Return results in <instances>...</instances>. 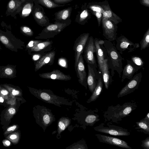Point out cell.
<instances>
[{
  "instance_id": "cell-16",
  "label": "cell",
  "mask_w": 149,
  "mask_h": 149,
  "mask_svg": "<svg viewBox=\"0 0 149 149\" xmlns=\"http://www.w3.org/2000/svg\"><path fill=\"white\" fill-rule=\"evenodd\" d=\"M55 55V52L53 51L47 53L43 56L38 61L36 62L35 64V71H37L45 65H52L54 62Z\"/></svg>"
},
{
  "instance_id": "cell-41",
  "label": "cell",
  "mask_w": 149,
  "mask_h": 149,
  "mask_svg": "<svg viewBox=\"0 0 149 149\" xmlns=\"http://www.w3.org/2000/svg\"><path fill=\"white\" fill-rule=\"evenodd\" d=\"M17 125H15L10 126L8 128L4 133V135H7L13 133L18 128Z\"/></svg>"
},
{
  "instance_id": "cell-19",
  "label": "cell",
  "mask_w": 149,
  "mask_h": 149,
  "mask_svg": "<svg viewBox=\"0 0 149 149\" xmlns=\"http://www.w3.org/2000/svg\"><path fill=\"white\" fill-rule=\"evenodd\" d=\"M53 43L52 40H49L42 41L38 43L33 47L27 52L29 55H31L33 53L46 52L52 49Z\"/></svg>"
},
{
  "instance_id": "cell-8",
  "label": "cell",
  "mask_w": 149,
  "mask_h": 149,
  "mask_svg": "<svg viewBox=\"0 0 149 149\" xmlns=\"http://www.w3.org/2000/svg\"><path fill=\"white\" fill-rule=\"evenodd\" d=\"M142 75L141 72L136 74L121 89L118 95L120 97L131 93L137 89L141 82Z\"/></svg>"
},
{
  "instance_id": "cell-55",
  "label": "cell",
  "mask_w": 149,
  "mask_h": 149,
  "mask_svg": "<svg viewBox=\"0 0 149 149\" xmlns=\"http://www.w3.org/2000/svg\"><path fill=\"white\" fill-rule=\"evenodd\" d=\"M2 49V48L1 47L0 45V51Z\"/></svg>"
},
{
  "instance_id": "cell-47",
  "label": "cell",
  "mask_w": 149,
  "mask_h": 149,
  "mask_svg": "<svg viewBox=\"0 0 149 149\" xmlns=\"http://www.w3.org/2000/svg\"><path fill=\"white\" fill-rule=\"evenodd\" d=\"M91 9L94 11L98 12H102V10L101 8L98 7L96 6H91Z\"/></svg>"
},
{
  "instance_id": "cell-14",
  "label": "cell",
  "mask_w": 149,
  "mask_h": 149,
  "mask_svg": "<svg viewBox=\"0 0 149 149\" xmlns=\"http://www.w3.org/2000/svg\"><path fill=\"white\" fill-rule=\"evenodd\" d=\"M76 72L79 82L86 88L87 87V77L82 54L79 58Z\"/></svg>"
},
{
  "instance_id": "cell-11",
  "label": "cell",
  "mask_w": 149,
  "mask_h": 149,
  "mask_svg": "<svg viewBox=\"0 0 149 149\" xmlns=\"http://www.w3.org/2000/svg\"><path fill=\"white\" fill-rule=\"evenodd\" d=\"M103 35L107 40L110 41L116 40L117 38V26L109 20H103Z\"/></svg>"
},
{
  "instance_id": "cell-36",
  "label": "cell",
  "mask_w": 149,
  "mask_h": 149,
  "mask_svg": "<svg viewBox=\"0 0 149 149\" xmlns=\"http://www.w3.org/2000/svg\"><path fill=\"white\" fill-rule=\"evenodd\" d=\"M42 5L49 8H54L58 6L50 0H38Z\"/></svg>"
},
{
  "instance_id": "cell-25",
  "label": "cell",
  "mask_w": 149,
  "mask_h": 149,
  "mask_svg": "<svg viewBox=\"0 0 149 149\" xmlns=\"http://www.w3.org/2000/svg\"><path fill=\"white\" fill-rule=\"evenodd\" d=\"M71 122V119L68 117H62L60 118L58 122L57 135L59 136L61 133L70 125Z\"/></svg>"
},
{
  "instance_id": "cell-21",
  "label": "cell",
  "mask_w": 149,
  "mask_h": 149,
  "mask_svg": "<svg viewBox=\"0 0 149 149\" xmlns=\"http://www.w3.org/2000/svg\"><path fill=\"white\" fill-rule=\"evenodd\" d=\"M109 70L107 59L106 58L104 60L103 64L99 70L101 73L105 88L107 89H108L109 85L112 81Z\"/></svg>"
},
{
  "instance_id": "cell-40",
  "label": "cell",
  "mask_w": 149,
  "mask_h": 149,
  "mask_svg": "<svg viewBox=\"0 0 149 149\" xmlns=\"http://www.w3.org/2000/svg\"><path fill=\"white\" fill-rule=\"evenodd\" d=\"M46 53V52H39L35 53L31 55H32V59L34 61L37 62Z\"/></svg>"
},
{
  "instance_id": "cell-9",
  "label": "cell",
  "mask_w": 149,
  "mask_h": 149,
  "mask_svg": "<svg viewBox=\"0 0 149 149\" xmlns=\"http://www.w3.org/2000/svg\"><path fill=\"white\" fill-rule=\"evenodd\" d=\"M88 33L81 34L75 41L73 50L74 51V68L75 71L80 55L83 52V50L87 40L89 36Z\"/></svg>"
},
{
  "instance_id": "cell-52",
  "label": "cell",
  "mask_w": 149,
  "mask_h": 149,
  "mask_svg": "<svg viewBox=\"0 0 149 149\" xmlns=\"http://www.w3.org/2000/svg\"><path fill=\"white\" fill-rule=\"evenodd\" d=\"M4 100L3 97L1 96H0V102L1 103H3V102Z\"/></svg>"
},
{
  "instance_id": "cell-7",
  "label": "cell",
  "mask_w": 149,
  "mask_h": 149,
  "mask_svg": "<svg viewBox=\"0 0 149 149\" xmlns=\"http://www.w3.org/2000/svg\"><path fill=\"white\" fill-rule=\"evenodd\" d=\"M116 48L119 53L127 50L128 53L134 51L140 47L138 43H134L124 36H121L116 39Z\"/></svg>"
},
{
  "instance_id": "cell-26",
  "label": "cell",
  "mask_w": 149,
  "mask_h": 149,
  "mask_svg": "<svg viewBox=\"0 0 149 149\" xmlns=\"http://www.w3.org/2000/svg\"><path fill=\"white\" fill-rule=\"evenodd\" d=\"M129 62L135 68L139 70L142 68L144 65V62L140 56L134 55L131 57Z\"/></svg>"
},
{
  "instance_id": "cell-54",
  "label": "cell",
  "mask_w": 149,
  "mask_h": 149,
  "mask_svg": "<svg viewBox=\"0 0 149 149\" xmlns=\"http://www.w3.org/2000/svg\"><path fill=\"white\" fill-rule=\"evenodd\" d=\"M21 1L22 2H24L25 1V0H21Z\"/></svg>"
},
{
  "instance_id": "cell-39",
  "label": "cell",
  "mask_w": 149,
  "mask_h": 149,
  "mask_svg": "<svg viewBox=\"0 0 149 149\" xmlns=\"http://www.w3.org/2000/svg\"><path fill=\"white\" fill-rule=\"evenodd\" d=\"M97 116L93 115H89L86 116L85 119L86 122L88 124H93L97 120Z\"/></svg>"
},
{
  "instance_id": "cell-13",
  "label": "cell",
  "mask_w": 149,
  "mask_h": 149,
  "mask_svg": "<svg viewBox=\"0 0 149 149\" xmlns=\"http://www.w3.org/2000/svg\"><path fill=\"white\" fill-rule=\"evenodd\" d=\"M87 84L90 91L93 93L97 82L99 71L93 65L87 63Z\"/></svg>"
},
{
  "instance_id": "cell-23",
  "label": "cell",
  "mask_w": 149,
  "mask_h": 149,
  "mask_svg": "<svg viewBox=\"0 0 149 149\" xmlns=\"http://www.w3.org/2000/svg\"><path fill=\"white\" fill-rule=\"evenodd\" d=\"M127 64L123 69L121 82H123L125 79H130L134 74L139 70L129 62L128 59L127 60Z\"/></svg>"
},
{
  "instance_id": "cell-43",
  "label": "cell",
  "mask_w": 149,
  "mask_h": 149,
  "mask_svg": "<svg viewBox=\"0 0 149 149\" xmlns=\"http://www.w3.org/2000/svg\"><path fill=\"white\" fill-rule=\"evenodd\" d=\"M114 14H113L112 12L110 10H106L103 13V16L104 18L107 17L110 19H113V21L114 22L113 18L115 16Z\"/></svg>"
},
{
  "instance_id": "cell-5",
  "label": "cell",
  "mask_w": 149,
  "mask_h": 149,
  "mask_svg": "<svg viewBox=\"0 0 149 149\" xmlns=\"http://www.w3.org/2000/svg\"><path fill=\"white\" fill-rule=\"evenodd\" d=\"M66 26L65 23H57L49 25L45 28L35 38L47 39L53 38Z\"/></svg>"
},
{
  "instance_id": "cell-15",
  "label": "cell",
  "mask_w": 149,
  "mask_h": 149,
  "mask_svg": "<svg viewBox=\"0 0 149 149\" xmlns=\"http://www.w3.org/2000/svg\"><path fill=\"white\" fill-rule=\"evenodd\" d=\"M38 75L41 78L46 79L65 81L71 79V77L69 75H66L57 69L54 70L50 72L40 73Z\"/></svg>"
},
{
  "instance_id": "cell-53",
  "label": "cell",
  "mask_w": 149,
  "mask_h": 149,
  "mask_svg": "<svg viewBox=\"0 0 149 149\" xmlns=\"http://www.w3.org/2000/svg\"><path fill=\"white\" fill-rule=\"evenodd\" d=\"M145 119L149 120V113L148 112L145 118Z\"/></svg>"
},
{
  "instance_id": "cell-33",
  "label": "cell",
  "mask_w": 149,
  "mask_h": 149,
  "mask_svg": "<svg viewBox=\"0 0 149 149\" xmlns=\"http://www.w3.org/2000/svg\"><path fill=\"white\" fill-rule=\"evenodd\" d=\"M132 110V107L130 105H126L122 108L118 114L119 116H125L129 114Z\"/></svg>"
},
{
  "instance_id": "cell-42",
  "label": "cell",
  "mask_w": 149,
  "mask_h": 149,
  "mask_svg": "<svg viewBox=\"0 0 149 149\" xmlns=\"http://www.w3.org/2000/svg\"><path fill=\"white\" fill-rule=\"evenodd\" d=\"M10 93L9 91L3 87H1L0 91V95L5 99H7L9 96Z\"/></svg>"
},
{
  "instance_id": "cell-2",
  "label": "cell",
  "mask_w": 149,
  "mask_h": 149,
  "mask_svg": "<svg viewBox=\"0 0 149 149\" xmlns=\"http://www.w3.org/2000/svg\"><path fill=\"white\" fill-rule=\"evenodd\" d=\"M31 93L38 98L44 102L54 104L59 107L61 105H72V102L64 97L54 94L53 92L49 89H38L29 87Z\"/></svg>"
},
{
  "instance_id": "cell-18",
  "label": "cell",
  "mask_w": 149,
  "mask_h": 149,
  "mask_svg": "<svg viewBox=\"0 0 149 149\" xmlns=\"http://www.w3.org/2000/svg\"><path fill=\"white\" fill-rule=\"evenodd\" d=\"M94 43L95 47L97 63L99 70L102 67L104 59L107 58V53L104 45L103 48L98 43L99 39L97 38L94 39Z\"/></svg>"
},
{
  "instance_id": "cell-22",
  "label": "cell",
  "mask_w": 149,
  "mask_h": 149,
  "mask_svg": "<svg viewBox=\"0 0 149 149\" xmlns=\"http://www.w3.org/2000/svg\"><path fill=\"white\" fill-rule=\"evenodd\" d=\"M103 80L101 73L99 71L98 73L97 84L92 93L91 95L87 101V103H90L91 102L94 101L98 97L102 89L103 86Z\"/></svg>"
},
{
  "instance_id": "cell-24",
  "label": "cell",
  "mask_w": 149,
  "mask_h": 149,
  "mask_svg": "<svg viewBox=\"0 0 149 149\" xmlns=\"http://www.w3.org/2000/svg\"><path fill=\"white\" fill-rule=\"evenodd\" d=\"M33 5V3L29 0H25L22 2L21 10L18 14L20 17L24 18L28 16L32 12Z\"/></svg>"
},
{
  "instance_id": "cell-3",
  "label": "cell",
  "mask_w": 149,
  "mask_h": 149,
  "mask_svg": "<svg viewBox=\"0 0 149 149\" xmlns=\"http://www.w3.org/2000/svg\"><path fill=\"white\" fill-rule=\"evenodd\" d=\"M33 113L37 123L45 132L47 127L55 121V116L51 110L44 106L39 105L33 108Z\"/></svg>"
},
{
  "instance_id": "cell-30",
  "label": "cell",
  "mask_w": 149,
  "mask_h": 149,
  "mask_svg": "<svg viewBox=\"0 0 149 149\" xmlns=\"http://www.w3.org/2000/svg\"><path fill=\"white\" fill-rule=\"evenodd\" d=\"M140 50L145 49L149 47V29H148L143 35L140 42Z\"/></svg>"
},
{
  "instance_id": "cell-37",
  "label": "cell",
  "mask_w": 149,
  "mask_h": 149,
  "mask_svg": "<svg viewBox=\"0 0 149 149\" xmlns=\"http://www.w3.org/2000/svg\"><path fill=\"white\" fill-rule=\"evenodd\" d=\"M40 40H32L29 41L26 45L25 50L27 51L35 47L38 43L42 42Z\"/></svg>"
},
{
  "instance_id": "cell-1",
  "label": "cell",
  "mask_w": 149,
  "mask_h": 149,
  "mask_svg": "<svg viewBox=\"0 0 149 149\" xmlns=\"http://www.w3.org/2000/svg\"><path fill=\"white\" fill-rule=\"evenodd\" d=\"M103 45L107 51L108 65L109 69L111 70V76H114L116 71L120 78L123 69L122 61L124 60V58L121 56L111 41L104 40Z\"/></svg>"
},
{
  "instance_id": "cell-34",
  "label": "cell",
  "mask_w": 149,
  "mask_h": 149,
  "mask_svg": "<svg viewBox=\"0 0 149 149\" xmlns=\"http://www.w3.org/2000/svg\"><path fill=\"white\" fill-rule=\"evenodd\" d=\"M21 32L25 36H32L33 35V32L29 27L23 25L20 28Z\"/></svg>"
},
{
  "instance_id": "cell-45",
  "label": "cell",
  "mask_w": 149,
  "mask_h": 149,
  "mask_svg": "<svg viewBox=\"0 0 149 149\" xmlns=\"http://www.w3.org/2000/svg\"><path fill=\"white\" fill-rule=\"evenodd\" d=\"M141 146L146 149H149V137L146 138L142 142Z\"/></svg>"
},
{
  "instance_id": "cell-48",
  "label": "cell",
  "mask_w": 149,
  "mask_h": 149,
  "mask_svg": "<svg viewBox=\"0 0 149 149\" xmlns=\"http://www.w3.org/2000/svg\"><path fill=\"white\" fill-rule=\"evenodd\" d=\"M2 143L3 146L6 147H8L11 145V143L9 140L7 139H4Z\"/></svg>"
},
{
  "instance_id": "cell-56",
  "label": "cell",
  "mask_w": 149,
  "mask_h": 149,
  "mask_svg": "<svg viewBox=\"0 0 149 149\" xmlns=\"http://www.w3.org/2000/svg\"><path fill=\"white\" fill-rule=\"evenodd\" d=\"M1 88V87L0 85V94Z\"/></svg>"
},
{
  "instance_id": "cell-10",
  "label": "cell",
  "mask_w": 149,
  "mask_h": 149,
  "mask_svg": "<svg viewBox=\"0 0 149 149\" xmlns=\"http://www.w3.org/2000/svg\"><path fill=\"white\" fill-rule=\"evenodd\" d=\"M94 129L98 132L114 136H127L130 134L127 130L114 125H109L108 127L100 125Z\"/></svg>"
},
{
  "instance_id": "cell-27",
  "label": "cell",
  "mask_w": 149,
  "mask_h": 149,
  "mask_svg": "<svg viewBox=\"0 0 149 149\" xmlns=\"http://www.w3.org/2000/svg\"><path fill=\"white\" fill-rule=\"evenodd\" d=\"M1 85L6 88L13 96H20L22 94L20 90L13 85L5 84Z\"/></svg>"
},
{
  "instance_id": "cell-57",
  "label": "cell",
  "mask_w": 149,
  "mask_h": 149,
  "mask_svg": "<svg viewBox=\"0 0 149 149\" xmlns=\"http://www.w3.org/2000/svg\"><path fill=\"white\" fill-rule=\"evenodd\" d=\"M1 0H0V1H1Z\"/></svg>"
},
{
  "instance_id": "cell-20",
  "label": "cell",
  "mask_w": 149,
  "mask_h": 149,
  "mask_svg": "<svg viewBox=\"0 0 149 149\" xmlns=\"http://www.w3.org/2000/svg\"><path fill=\"white\" fill-rule=\"evenodd\" d=\"M16 65L8 64L0 66V78L13 79L16 77Z\"/></svg>"
},
{
  "instance_id": "cell-31",
  "label": "cell",
  "mask_w": 149,
  "mask_h": 149,
  "mask_svg": "<svg viewBox=\"0 0 149 149\" xmlns=\"http://www.w3.org/2000/svg\"><path fill=\"white\" fill-rule=\"evenodd\" d=\"M70 10L69 8L65 9L58 12L56 14L57 18L60 20H64L69 17Z\"/></svg>"
},
{
  "instance_id": "cell-35",
  "label": "cell",
  "mask_w": 149,
  "mask_h": 149,
  "mask_svg": "<svg viewBox=\"0 0 149 149\" xmlns=\"http://www.w3.org/2000/svg\"><path fill=\"white\" fill-rule=\"evenodd\" d=\"M15 109L13 107L9 108L6 111L4 117L7 121L10 120L16 113Z\"/></svg>"
},
{
  "instance_id": "cell-4",
  "label": "cell",
  "mask_w": 149,
  "mask_h": 149,
  "mask_svg": "<svg viewBox=\"0 0 149 149\" xmlns=\"http://www.w3.org/2000/svg\"><path fill=\"white\" fill-rule=\"evenodd\" d=\"M0 41L6 48L16 52L19 49H23L25 47L24 42L16 38L11 31L8 30L5 31L0 29Z\"/></svg>"
},
{
  "instance_id": "cell-49",
  "label": "cell",
  "mask_w": 149,
  "mask_h": 149,
  "mask_svg": "<svg viewBox=\"0 0 149 149\" xmlns=\"http://www.w3.org/2000/svg\"><path fill=\"white\" fill-rule=\"evenodd\" d=\"M57 3H67L71 1L72 0H54Z\"/></svg>"
},
{
  "instance_id": "cell-6",
  "label": "cell",
  "mask_w": 149,
  "mask_h": 149,
  "mask_svg": "<svg viewBox=\"0 0 149 149\" xmlns=\"http://www.w3.org/2000/svg\"><path fill=\"white\" fill-rule=\"evenodd\" d=\"M96 52L94 39L92 36H89L84 49V58L87 63L91 64L98 69L94 56V53H96Z\"/></svg>"
},
{
  "instance_id": "cell-46",
  "label": "cell",
  "mask_w": 149,
  "mask_h": 149,
  "mask_svg": "<svg viewBox=\"0 0 149 149\" xmlns=\"http://www.w3.org/2000/svg\"><path fill=\"white\" fill-rule=\"evenodd\" d=\"M88 15V13L86 10H83L81 13L80 16L79 21L80 22L82 21Z\"/></svg>"
},
{
  "instance_id": "cell-12",
  "label": "cell",
  "mask_w": 149,
  "mask_h": 149,
  "mask_svg": "<svg viewBox=\"0 0 149 149\" xmlns=\"http://www.w3.org/2000/svg\"><path fill=\"white\" fill-rule=\"evenodd\" d=\"M95 136L100 142L127 149H132L126 142L118 138L99 134H96Z\"/></svg>"
},
{
  "instance_id": "cell-28",
  "label": "cell",
  "mask_w": 149,
  "mask_h": 149,
  "mask_svg": "<svg viewBox=\"0 0 149 149\" xmlns=\"http://www.w3.org/2000/svg\"><path fill=\"white\" fill-rule=\"evenodd\" d=\"M34 17L36 21L40 25L44 26L47 22V20L43 14L40 11L35 10Z\"/></svg>"
},
{
  "instance_id": "cell-50",
  "label": "cell",
  "mask_w": 149,
  "mask_h": 149,
  "mask_svg": "<svg viewBox=\"0 0 149 149\" xmlns=\"http://www.w3.org/2000/svg\"><path fill=\"white\" fill-rule=\"evenodd\" d=\"M96 16L97 18H100L102 16V13L101 12H96Z\"/></svg>"
},
{
  "instance_id": "cell-17",
  "label": "cell",
  "mask_w": 149,
  "mask_h": 149,
  "mask_svg": "<svg viewBox=\"0 0 149 149\" xmlns=\"http://www.w3.org/2000/svg\"><path fill=\"white\" fill-rule=\"evenodd\" d=\"M22 3L21 0H10L7 6L5 13L6 16L10 15L15 18L16 15L21 10Z\"/></svg>"
},
{
  "instance_id": "cell-51",
  "label": "cell",
  "mask_w": 149,
  "mask_h": 149,
  "mask_svg": "<svg viewBox=\"0 0 149 149\" xmlns=\"http://www.w3.org/2000/svg\"><path fill=\"white\" fill-rule=\"evenodd\" d=\"M104 42V40H98V43L100 45H103Z\"/></svg>"
},
{
  "instance_id": "cell-29",
  "label": "cell",
  "mask_w": 149,
  "mask_h": 149,
  "mask_svg": "<svg viewBox=\"0 0 149 149\" xmlns=\"http://www.w3.org/2000/svg\"><path fill=\"white\" fill-rule=\"evenodd\" d=\"M136 124L138 127L143 131L144 132L149 134V120L144 118L139 121L136 122Z\"/></svg>"
},
{
  "instance_id": "cell-32",
  "label": "cell",
  "mask_w": 149,
  "mask_h": 149,
  "mask_svg": "<svg viewBox=\"0 0 149 149\" xmlns=\"http://www.w3.org/2000/svg\"><path fill=\"white\" fill-rule=\"evenodd\" d=\"M6 138L13 143L16 144L19 142L20 139V134L18 132L12 133L8 135Z\"/></svg>"
},
{
  "instance_id": "cell-44",
  "label": "cell",
  "mask_w": 149,
  "mask_h": 149,
  "mask_svg": "<svg viewBox=\"0 0 149 149\" xmlns=\"http://www.w3.org/2000/svg\"><path fill=\"white\" fill-rule=\"evenodd\" d=\"M58 64L61 67L65 68L67 67V64L66 60L63 58H61L58 60Z\"/></svg>"
},
{
  "instance_id": "cell-38",
  "label": "cell",
  "mask_w": 149,
  "mask_h": 149,
  "mask_svg": "<svg viewBox=\"0 0 149 149\" xmlns=\"http://www.w3.org/2000/svg\"><path fill=\"white\" fill-rule=\"evenodd\" d=\"M86 148H87L86 147L85 145L83 144L82 143L79 142L75 143L66 148V149H84Z\"/></svg>"
}]
</instances>
